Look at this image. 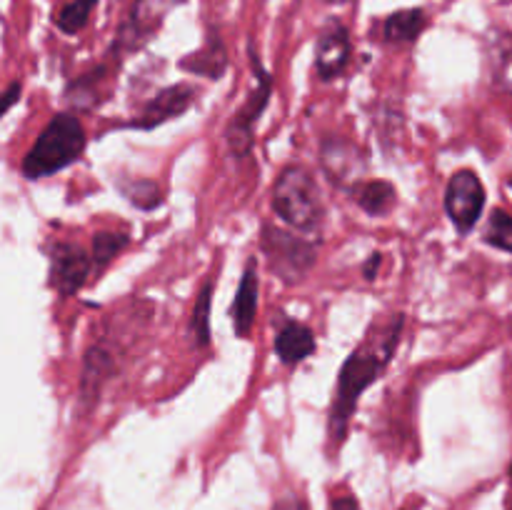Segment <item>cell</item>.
<instances>
[{
    "mask_svg": "<svg viewBox=\"0 0 512 510\" xmlns=\"http://www.w3.org/2000/svg\"><path fill=\"white\" fill-rule=\"evenodd\" d=\"M380 260H383V255H380V253H373V255H370V260H368V263H365V278H368V280H373L375 278V268H378V265H380Z\"/></svg>",
    "mask_w": 512,
    "mask_h": 510,
    "instance_id": "25",
    "label": "cell"
},
{
    "mask_svg": "<svg viewBox=\"0 0 512 510\" xmlns=\"http://www.w3.org/2000/svg\"><path fill=\"white\" fill-rule=\"evenodd\" d=\"M330 3H340V5H343V3H353V0H330Z\"/></svg>",
    "mask_w": 512,
    "mask_h": 510,
    "instance_id": "26",
    "label": "cell"
},
{
    "mask_svg": "<svg viewBox=\"0 0 512 510\" xmlns=\"http://www.w3.org/2000/svg\"><path fill=\"white\" fill-rule=\"evenodd\" d=\"M128 245V235L123 233H100L93 238V263L95 270H105L115 260V255H120V250Z\"/></svg>",
    "mask_w": 512,
    "mask_h": 510,
    "instance_id": "21",
    "label": "cell"
},
{
    "mask_svg": "<svg viewBox=\"0 0 512 510\" xmlns=\"http://www.w3.org/2000/svg\"><path fill=\"white\" fill-rule=\"evenodd\" d=\"M113 373V363H110V355L103 348H90L85 355V368L83 378H80V395L88 400L98 398L100 388H103V380Z\"/></svg>",
    "mask_w": 512,
    "mask_h": 510,
    "instance_id": "18",
    "label": "cell"
},
{
    "mask_svg": "<svg viewBox=\"0 0 512 510\" xmlns=\"http://www.w3.org/2000/svg\"><path fill=\"white\" fill-rule=\"evenodd\" d=\"M178 3L180 0H135L128 18L120 23L118 35H115L113 53L128 55L133 53V50L143 48V45L158 33L160 25L165 23L168 13Z\"/></svg>",
    "mask_w": 512,
    "mask_h": 510,
    "instance_id": "6",
    "label": "cell"
},
{
    "mask_svg": "<svg viewBox=\"0 0 512 510\" xmlns=\"http://www.w3.org/2000/svg\"><path fill=\"white\" fill-rule=\"evenodd\" d=\"M180 68L195 75H205V78L210 80L220 78V75L225 73V68H228V53H225L223 40L215 33H210L203 48L180 60Z\"/></svg>",
    "mask_w": 512,
    "mask_h": 510,
    "instance_id": "14",
    "label": "cell"
},
{
    "mask_svg": "<svg viewBox=\"0 0 512 510\" xmlns=\"http://www.w3.org/2000/svg\"><path fill=\"white\" fill-rule=\"evenodd\" d=\"M98 3L100 0H70L68 5H63V8L55 13V28L65 35L80 33Z\"/></svg>",
    "mask_w": 512,
    "mask_h": 510,
    "instance_id": "19",
    "label": "cell"
},
{
    "mask_svg": "<svg viewBox=\"0 0 512 510\" xmlns=\"http://www.w3.org/2000/svg\"><path fill=\"white\" fill-rule=\"evenodd\" d=\"M260 248H263L270 270L285 283H298L315 263V248L308 240L285 233L270 223L263 225Z\"/></svg>",
    "mask_w": 512,
    "mask_h": 510,
    "instance_id": "5",
    "label": "cell"
},
{
    "mask_svg": "<svg viewBox=\"0 0 512 510\" xmlns=\"http://www.w3.org/2000/svg\"><path fill=\"white\" fill-rule=\"evenodd\" d=\"M355 203L365 210L368 215L378 218V215H388L395 208V188L388 180H368V183L353 185Z\"/></svg>",
    "mask_w": 512,
    "mask_h": 510,
    "instance_id": "17",
    "label": "cell"
},
{
    "mask_svg": "<svg viewBox=\"0 0 512 510\" xmlns=\"http://www.w3.org/2000/svg\"><path fill=\"white\" fill-rule=\"evenodd\" d=\"M83 153L85 130L80 120L70 113H58L40 130L20 168L28 180H40L73 165Z\"/></svg>",
    "mask_w": 512,
    "mask_h": 510,
    "instance_id": "2",
    "label": "cell"
},
{
    "mask_svg": "<svg viewBox=\"0 0 512 510\" xmlns=\"http://www.w3.org/2000/svg\"><path fill=\"white\" fill-rule=\"evenodd\" d=\"M485 240L495 248L512 253V215L505 210H495L488 220V228H485Z\"/></svg>",
    "mask_w": 512,
    "mask_h": 510,
    "instance_id": "22",
    "label": "cell"
},
{
    "mask_svg": "<svg viewBox=\"0 0 512 510\" xmlns=\"http://www.w3.org/2000/svg\"><path fill=\"white\" fill-rule=\"evenodd\" d=\"M93 268V255L85 253L80 245L58 243L50 250V283L60 295L78 293Z\"/></svg>",
    "mask_w": 512,
    "mask_h": 510,
    "instance_id": "8",
    "label": "cell"
},
{
    "mask_svg": "<svg viewBox=\"0 0 512 510\" xmlns=\"http://www.w3.org/2000/svg\"><path fill=\"white\" fill-rule=\"evenodd\" d=\"M488 53V68L493 85L503 93L512 95V35L510 33H493L485 45Z\"/></svg>",
    "mask_w": 512,
    "mask_h": 510,
    "instance_id": "15",
    "label": "cell"
},
{
    "mask_svg": "<svg viewBox=\"0 0 512 510\" xmlns=\"http://www.w3.org/2000/svg\"><path fill=\"white\" fill-rule=\"evenodd\" d=\"M428 28V13L423 8L395 10L383 23V40L388 43H413Z\"/></svg>",
    "mask_w": 512,
    "mask_h": 510,
    "instance_id": "16",
    "label": "cell"
},
{
    "mask_svg": "<svg viewBox=\"0 0 512 510\" xmlns=\"http://www.w3.org/2000/svg\"><path fill=\"white\" fill-rule=\"evenodd\" d=\"M210 300H213V283L208 280V283L200 288L198 300H195L193 308V320H190L195 343H198L200 348H205V345L210 343Z\"/></svg>",
    "mask_w": 512,
    "mask_h": 510,
    "instance_id": "20",
    "label": "cell"
},
{
    "mask_svg": "<svg viewBox=\"0 0 512 510\" xmlns=\"http://www.w3.org/2000/svg\"><path fill=\"white\" fill-rule=\"evenodd\" d=\"M195 100V88L193 85H170V88L160 90L155 98H150L143 105V110L138 113V118L133 120V128L150 130L160 123H168V120L178 118L185 110L193 105Z\"/></svg>",
    "mask_w": 512,
    "mask_h": 510,
    "instance_id": "9",
    "label": "cell"
},
{
    "mask_svg": "<svg viewBox=\"0 0 512 510\" xmlns=\"http://www.w3.org/2000/svg\"><path fill=\"white\" fill-rule=\"evenodd\" d=\"M255 310H258V275H255V260H250L233 303V323L238 338H248L250 328H253Z\"/></svg>",
    "mask_w": 512,
    "mask_h": 510,
    "instance_id": "13",
    "label": "cell"
},
{
    "mask_svg": "<svg viewBox=\"0 0 512 510\" xmlns=\"http://www.w3.org/2000/svg\"><path fill=\"white\" fill-rule=\"evenodd\" d=\"M250 65H253V90L240 103V108L235 110L228 128H225V140H228L230 150L235 155H245L250 150L255 135V123L260 120L263 110L268 108L270 93H273V80H270L268 70L263 68V63H260L258 53L253 48H250Z\"/></svg>",
    "mask_w": 512,
    "mask_h": 510,
    "instance_id": "4",
    "label": "cell"
},
{
    "mask_svg": "<svg viewBox=\"0 0 512 510\" xmlns=\"http://www.w3.org/2000/svg\"><path fill=\"white\" fill-rule=\"evenodd\" d=\"M510 478H512V465H510Z\"/></svg>",
    "mask_w": 512,
    "mask_h": 510,
    "instance_id": "27",
    "label": "cell"
},
{
    "mask_svg": "<svg viewBox=\"0 0 512 510\" xmlns=\"http://www.w3.org/2000/svg\"><path fill=\"white\" fill-rule=\"evenodd\" d=\"M330 510H358V500L353 495H340L333 500V508Z\"/></svg>",
    "mask_w": 512,
    "mask_h": 510,
    "instance_id": "23",
    "label": "cell"
},
{
    "mask_svg": "<svg viewBox=\"0 0 512 510\" xmlns=\"http://www.w3.org/2000/svg\"><path fill=\"white\" fill-rule=\"evenodd\" d=\"M20 95V83H13L8 85V90H5V103H3V113H8L10 108H13V103L18 100Z\"/></svg>",
    "mask_w": 512,
    "mask_h": 510,
    "instance_id": "24",
    "label": "cell"
},
{
    "mask_svg": "<svg viewBox=\"0 0 512 510\" xmlns=\"http://www.w3.org/2000/svg\"><path fill=\"white\" fill-rule=\"evenodd\" d=\"M320 165L338 185H353L365 170L363 153L345 138H328L320 148Z\"/></svg>",
    "mask_w": 512,
    "mask_h": 510,
    "instance_id": "10",
    "label": "cell"
},
{
    "mask_svg": "<svg viewBox=\"0 0 512 510\" xmlns=\"http://www.w3.org/2000/svg\"><path fill=\"white\" fill-rule=\"evenodd\" d=\"M315 350V335L305 323H295V320H285L283 328L275 335V353H278L280 363L295 365L313 355Z\"/></svg>",
    "mask_w": 512,
    "mask_h": 510,
    "instance_id": "12",
    "label": "cell"
},
{
    "mask_svg": "<svg viewBox=\"0 0 512 510\" xmlns=\"http://www.w3.org/2000/svg\"><path fill=\"white\" fill-rule=\"evenodd\" d=\"M405 315L393 313L390 318L375 320L363 343L348 355L338 373V388H335L333 408H330V435L335 443H343L348 433V423L355 413L360 395L370 388L378 378H383L385 368L393 360L403 338Z\"/></svg>",
    "mask_w": 512,
    "mask_h": 510,
    "instance_id": "1",
    "label": "cell"
},
{
    "mask_svg": "<svg viewBox=\"0 0 512 510\" xmlns=\"http://www.w3.org/2000/svg\"><path fill=\"white\" fill-rule=\"evenodd\" d=\"M485 208V188L473 170H458L445 190V213L460 235H468L478 225Z\"/></svg>",
    "mask_w": 512,
    "mask_h": 510,
    "instance_id": "7",
    "label": "cell"
},
{
    "mask_svg": "<svg viewBox=\"0 0 512 510\" xmlns=\"http://www.w3.org/2000/svg\"><path fill=\"white\" fill-rule=\"evenodd\" d=\"M350 63V33L343 23H330L318 38L315 48V70L323 80H333Z\"/></svg>",
    "mask_w": 512,
    "mask_h": 510,
    "instance_id": "11",
    "label": "cell"
},
{
    "mask_svg": "<svg viewBox=\"0 0 512 510\" xmlns=\"http://www.w3.org/2000/svg\"><path fill=\"white\" fill-rule=\"evenodd\" d=\"M273 210L290 228L300 230V233H315L323 225V193L308 168L288 165L278 175L273 188Z\"/></svg>",
    "mask_w": 512,
    "mask_h": 510,
    "instance_id": "3",
    "label": "cell"
}]
</instances>
